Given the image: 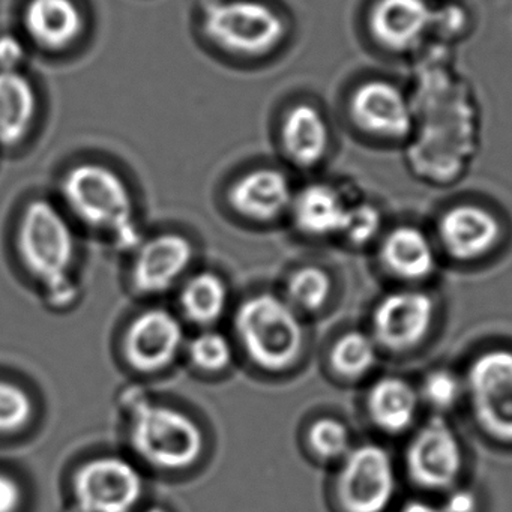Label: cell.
Returning a JSON list of instances; mask_svg holds the SVG:
<instances>
[{"label":"cell","mask_w":512,"mask_h":512,"mask_svg":"<svg viewBox=\"0 0 512 512\" xmlns=\"http://www.w3.org/2000/svg\"><path fill=\"white\" fill-rule=\"evenodd\" d=\"M188 361L200 373L220 374L232 367L235 347L223 332L203 329L187 341Z\"/></svg>","instance_id":"cb8c5ba5"},{"label":"cell","mask_w":512,"mask_h":512,"mask_svg":"<svg viewBox=\"0 0 512 512\" xmlns=\"http://www.w3.org/2000/svg\"><path fill=\"white\" fill-rule=\"evenodd\" d=\"M85 26V14L76 0H28L23 11L26 35L44 52L71 49Z\"/></svg>","instance_id":"2e32d148"},{"label":"cell","mask_w":512,"mask_h":512,"mask_svg":"<svg viewBox=\"0 0 512 512\" xmlns=\"http://www.w3.org/2000/svg\"><path fill=\"white\" fill-rule=\"evenodd\" d=\"M308 443L323 460H343L352 451L350 433L343 422L334 418L317 419L308 430Z\"/></svg>","instance_id":"83f0119b"},{"label":"cell","mask_w":512,"mask_h":512,"mask_svg":"<svg viewBox=\"0 0 512 512\" xmlns=\"http://www.w3.org/2000/svg\"><path fill=\"white\" fill-rule=\"evenodd\" d=\"M143 490L142 472L122 455H98L74 473L73 493L83 512H133Z\"/></svg>","instance_id":"8992f818"},{"label":"cell","mask_w":512,"mask_h":512,"mask_svg":"<svg viewBox=\"0 0 512 512\" xmlns=\"http://www.w3.org/2000/svg\"><path fill=\"white\" fill-rule=\"evenodd\" d=\"M235 332L251 364L268 373L289 370L304 347L298 311L274 293H257L245 299L236 310Z\"/></svg>","instance_id":"3957f363"},{"label":"cell","mask_w":512,"mask_h":512,"mask_svg":"<svg viewBox=\"0 0 512 512\" xmlns=\"http://www.w3.org/2000/svg\"><path fill=\"white\" fill-rule=\"evenodd\" d=\"M145 512H167L166 509H161V508H151V509H148V511H145Z\"/></svg>","instance_id":"e575fe53"},{"label":"cell","mask_w":512,"mask_h":512,"mask_svg":"<svg viewBox=\"0 0 512 512\" xmlns=\"http://www.w3.org/2000/svg\"><path fill=\"white\" fill-rule=\"evenodd\" d=\"M464 386L452 371L439 368L430 371L422 380L421 397L433 409L449 410L458 403Z\"/></svg>","instance_id":"f1b7e54d"},{"label":"cell","mask_w":512,"mask_h":512,"mask_svg":"<svg viewBox=\"0 0 512 512\" xmlns=\"http://www.w3.org/2000/svg\"><path fill=\"white\" fill-rule=\"evenodd\" d=\"M436 22L427 0H377L370 13L374 40L392 52H406L421 43Z\"/></svg>","instance_id":"9a60e30c"},{"label":"cell","mask_w":512,"mask_h":512,"mask_svg":"<svg viewBox=\"0 0 512 512\" xmlns=\"http://www.w3.org/2000/svg\"><path fill=\"white\" fill-rule=\"evenodd\" d=\"M290 214L302 233L325 238L343 233L349 206L335 188L311 184L295 193Z\"/></svg>","instance_id":"ffe728a7"},{"label":"cell","mask_w":512,"mask_h":512,"mask_svg":"<svg viewBox=\"0 0 512 512\" xmlns=\"http://www.w3.org/2000/svg\"><path fill=\"white\" fill-rule=\"evenodd\" d=\"M26 59V47L16 35H0V71H20Z\"/></svg>","instance_id":"4dcf8cb0"},{"label":"cell","mask_w":512,"mask_h":512,"mask_svg":"<svg viewBox=\"0 0 512 512\" xmlns=\"http://www.w3.org/2000/svg\"><path fill=\"white\" fill-rule=\"evenodd\" d=\"M17 250L56 307H70L76 301L77 239L61 208L46 199L29 202L17 227Z\"/></svg>","instance_id":"6da1fadb"},{"label":"cell","mask_w":512,"mask_h":512,"mask_svg":"<svg viewBox=\"0 0 512 512\" xmlns=\"http://www.w3.org/2000/svg\"><path fill=\"white\" fill-rule=\"evenodd\" d=\"M295 191L286 173L274 167H257L242 173L227 191L230 208L256 223H269L290 212Z\"/></svg>","instance_id":"4fadbf2b"},{"label":"cell","mask_w":512,"mask_h":512,"mask_svg":"<svg viewBox=\"0 0 512 512\" xmlns=\"http://www.w3.org/2000/svg\"><path fill=\"white\" fill-rule=\"evenodd\" d=\"M281 148L286 157L302 169L322 163L331 145L325 116L311 104H296L284 115L280 130Z\"/></svg>","instance_id":"ac0fdd59"},{"label":"cell","mask_w":512,"mask_h":512,"mask_svg":"<svg viewBox=\"0 0 512 512\" xmlns=\"http://www.w3.org/2000/svg\"><path fill=\"white\" fill-rule=\"evenodd\" d=\"M128 365L142 374H157L175 364L187 346L181 319L166 308H148L137 314L124 337Z\"/></svg>","instance_id":"9c48e42d"},{"label":"cell","mask_w":512,"mask_h":512,"mask_svg":"<svg viewBox=\"0 0 512 512\" xmlns=\"http://www.w3.org/2000/svg\"><path fill=\"white\" fill-rule=\"evenodd\" d=\"M193 257L190 239L178 233H161L142 242L131 268L134 289L149 296L169 292L187 275Z\"/></svg>","instance_id":"8fae6325"},{"label":"cell","mask_w":512,"mask_h":512,"mask_svg":"<svg viewBox=\"0 0 512 512\" xmlns=\"http://www.w3.org/2000/svg\"><path fill=\"white\" fill-rule=\"evenodd\" d=\"M407 472L419 487L442 491L454 487L463 469V449L454 428L434 416L410 440Z\"/></svg>","instance_id":"30bf717a"},{"label":"cell","mask_w":512,"mask_h":512,"mask_svg":"<svg viewBox=\"0 0 512 512\" xmlns=\"http://www.w3.org/2000/svg\"><path fill=\"white\" fill-rule=\"evenodd\" d=\"M202 31L227 55L259 59L284 43L289 28L278 10L263 0H214L203 10Z\"/></svg>","instance_id":"5b68a950"},{"label":"cell","mask_w":512,"mask_h":512,"mask_svg":"<svg viewBox=\"0 0 512 512\" xmlns=\"http://www.w3.org/2000/svg\"><path fill=\"white\" fill-rule=\"evenodd\" d=\"M331 295V280L325 271L316 266L296 269L286 283L284 299L296 311L313 313L320 310Z\"/></svg>","instance_id":"484cf974"},{"label":"cell","mask_w":512,"mask_h":512,"mask_svg":"<svg viewBox=\"0 0 512 512\" xmlns=\"http://www.w3.org/2000/svg\"><path fill=\"white\" fill-rule=\"evenodd\" d=\"M395 490L394 464L382 446H358L343 458L337 497L344 512H385Z\"/></svg>","instance_id":"ba28073f"},{"label":"cell","mask_w":512,"mask_h":512,"mask_svg":"<svg viewBox=\"0 0 512 512\" xmlns=\"http://www.w3.org/2000/svg\"><path fill=\"white\" fill-rule=\"evenodd\" d=\"M377 362V343L364 332L352 331L335 341L331 364L344 377H361Z\"/></svg>","instance_id":"d4e9b609"},{"label":"cell","mask_w":512,"mask_h":512,"mask_svg":"<svg viewBox=\"0 0 512 512\" xmlns=\"http://www.w3.org/2000/svg\"><path fill=\"white\" fill-rule=\"evenodd\" d=\"M349 106L355 124L373 136L400 140L412 131V110L403 92L392 83H362L350 97Z\"/></svg>","instance_id":"5bb4252c"},{"label":"cell","mask_w":512,"mask_h":512,"mask_svg":"<svg viewBox=\"0 0 512 512\" xmlns=\"http://www.w3.org/2000/svg\"><path fill=\"white\" fill-rule=\"evenodd\" d=\"M440 508L443 512H476L478 511V499H476V494L472 490L454 488V490L449 491Z\"/></svg>","instance_id":"d6a6232c"},{"label":"cell","mask_w":512,"mask_h":512,"mask_svg":"<svg viewBox=\"0 0 512 512\" xmlns=\"http://www.w3.org/2000/svg\"><path fill=\"white\" fill-rule=\"evenodd\" d=\"M418 406V391L409 382L398 377L377 380L367 398L371 421L389 434L406 431L415 422Z\"/></svg>","instance_id":"7402d4cb"},{"label":"cell","mask_w":512,"mask_h":512,"mask_svg":"<svg viewBox=\"0 0 512 512\" xmlns=\"http://www.w3.org/2000/svg\"><path fill=\"white\" fill-rule=\"evenodd\" d=\"M179 305L188 322L208 329L226 314L229 290L220 275L211 271L199 272L182 284Z\"/></svg>","instance_id":"603a6c76"},{"label":"cell","mask_w":512,"mask_h":512,"mask_svg":"<svg viewBox=\"0 0 512 512\" xmlns=\"http://www.w3.org/2000/svg\"><path fill=\"white\" fill-rule=\"evenodd\" d=\"M61 196L83 226L103 233L118 247L139 245L136 205L125 179L106 164L85 161L62 176Z\"/></svg>","instance_id":"7a4b0ae2"},{"label":"cell","mask_w":512,"mask_h":512,"mask_svg":"<svg viewBox=\"0 0 512 512\" xmlns=\"http://www.w3.org/2000/svg\"><path fill=\"white\" fill-rule=\"evenodd\" d=\"M466 391L478 424L491 436L512 442L511 350H488L473 359Z\"/></svg>","instance_id":"52a82bcc"},{"label":"cell","mask_w":512,"mask_h":512,"mask_svg":"<svg viewBox=\"0 0 512 512\" xmlns=\"http://www.w3.org/2000/svg\"><path fill=\"white\" fill-rule=\"evenodd\" d=\"M23 490L10 473L0 472V512H17L22 506Z\"/></svg>","instance_id":"1f68e13d"},{"label":"cell","mask_w":512,"mask_h":512,"mask_svg":"<svg viewBox=\"0 0 512 512\" xmlns=\"http://www.w3.org/2000/svg\"><path fill=\"white\" fill-rule=\"evenodd\" d=\"M380 224H382V218L374 206H355V208H349L343 235H346L353 244H368L379 232Z\"/></svg>","instance_id":"f546056e"},{"label":"cell","mask_w":512,"mask_h":512,"mask_svg":"<svg viewBox=\"0 0 512 512\" xmlns=\"http://www.w3.org/2000/svg\"><path fill=\"white\" fill-rule=\"evenodd\" d=\"M34 413L31 394L19 383L0 379V434H16L25 430Z\"/></svg>","instance_id":"4316f807"},{"label":"cell","mask_w":512,"mask_h":512,"mask_svg":"<svg viewBox=\"0 0 512 512\" xmlns=\"http://www.w3.org/2000/svg\"><path fill=\"white\" fill-rule=\"evenodd\" d=\"M380 257L385 268L403 280H424L436 269V254L430 239L415 227L392 230L383 241Z\"/></svg>","instance_id":"44dd1931"},{"label":"cell","mask_w":512,"mask_h":512,"mask_svg":"<svg viewBox=\"0 0 512 512\" xmlns=\"http://www.w3.org/2000/svg\"><path fill=\"white\" fill-rule=\"evenodd\" d=\"M433 299L418 290L389 293L373 314L376 343L389 350H409L424 340L433 320Z\"/></svg>","instance_id":"7c38bea8"},{"label":"cell","mask_w":512,"mask_h":512,"mask_svg":"<svg viewBox=\"0 0 512 512\" xmlns=\"http://www.w3.org/2000/svg\"><path fill=\"white\" fill-rule=\"evenodd\" d=\"M38 94L20 71H0V145H20L34 127Z\"/></svg>","instance_id":"d6986e66"},{"label":"cell","mask_w":512,"mask_h":512,"mask_svg":"<svg viewBox=\"0 0 512 512\" xmlns=\"http://www.w3.org/2000/svg\"><path fill=\"white\" fill-rule=\"evenodd\" d=\"M398 512H443L440 506L433 503L422 502V500H412L406 503Z\"/></svg>","instance_id":"836d02e7"},{"label":"cell","mask_w":512,"mask_h":512,"mask_svg":"<svg viewBox=\"0 0 512 512\" xmlns=\"http://www.w3.org/2000/svg\"><path fill=\"white\" fill-rule=\"evenodd\" d=\"M439 235L449 256L458 260H473L484 256L497 244L500 226L497 218L487 209L458 205L443 215Z\"/></svg>","instance_id":"e0dca14e"},{"label":"cell","mask_w":512,"mask_h":512,"mask_svg":"<svg viewBox=\"0 0 512 512\" xmlns=\"http://www.w3.org/2000/svg\"><path fill=\"white\" fill-rule=\"evenodd\" d=\"M128 439L142 463L163 472L191 469L199 463L206 448L199 422L164 404L139 407L131 418Z\"/></svg>","instance_id":"277c9868"}]
</instances>
